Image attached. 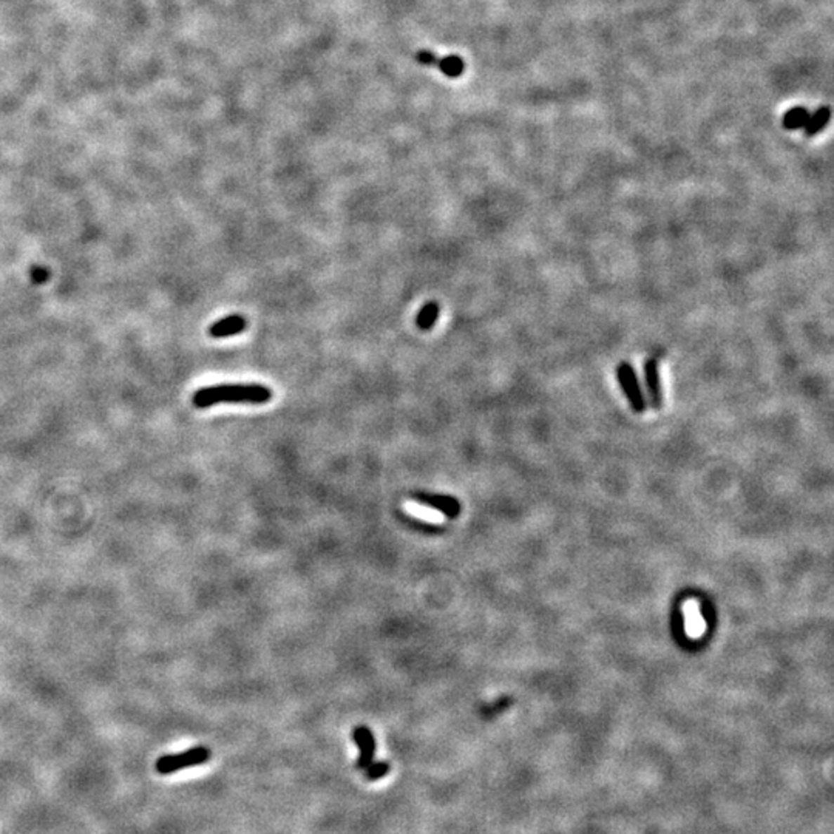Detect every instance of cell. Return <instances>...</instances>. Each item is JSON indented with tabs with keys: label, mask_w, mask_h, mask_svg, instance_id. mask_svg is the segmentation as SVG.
Here are the masks:
<instances>
[{
	"label": "cell",
	"mask_w": 834,
	"mask_h": 834,
	"mask_svg": "<svg viewBox=\"0 0 834 834\" xmlns=\"http://www.w3.org/2000/svg\"><path fill=\"white\" fill-rule=\"evenodd\" d=\"M353 738L358 748V751H360V755H358V760H357V768L363 771L366 767H370L374 762V754H376V738H374V734L371 732V729L368 727H363V724L354 728Z\"/></svg>",
	"instance_id": "cell-6"
},
{
	"label": "cell",
	"mask_w": 834,
	"mask_h": 834,
	"mask_svg": "<svg viewBox=\"0 0 834 834\" xmlns=\"http://www.w3.org/2000/svg\"><path fill=\"white\" fill-rule=\"evenodd\" d=\"M441 314V308L436 301H428L422 306L416 317V325L420 331H430L438 322V317Z\"/></svg>",
	"instance_id": "cell-9"
},
{
	"label": "cell",
	"mask_w": 834,
	"mask_h": 834,
	"mask_svg": "<svg viewBox=\"0 0 834 834\" xmlns=\"http://www.w3.org/2000/svg\"><path fill=\"white\" fill-rule=\"evenodd\" d=\"M272 399L271 388L260 384H221L201 388L192 396L195 408L204 410L220 403L263 405Z\"/></svg>",
	"instance_id": "cell-1"
},
{
	"label": "cell",
	"mask_w": 834,
	"mask_h": 834,
	"mask_svg": "<svg viewBox=\"0 0 834 834\" xmlns=\"http://www.w3.org/2000/svg\"><path fill=\"white\" fill-rule=\"evenodd\" d=\"M416 59L420 65H426V67H436L438 65V60H439V58L430 50L417 51Z\"/></svg>",
	"instance_id": "cell-14"
},
{
	"label": "cell",
	"mask_w": 834,
	"mask_h": 834,
	"mask_svg": "<svg viewBox=\"0 0 834 834\" xmlns=\"http://www.w3.org/2000/svg\"><path fill=\"white\" fill-rule=\"evenodd\" d=\"M808 118H809V112L805 107H794L790 112L785 113L783 119H782V126L786 130L804 129L807 126Z\"/></svg>",
	"instance_id": "cell-11"
},
{
	"label": "cell",
	"mask_w": 834,
	"mask_h": 834,
	"mask_svg": "<svg viewBox=\"0 0 834 834\" xmlns=\"http://www.w3.org/2000/svg\"><path fill=\"white\" fill-rule=\"evenodd\" d=\"M48 278H50V271L46 269V268H42V266H36V268L31 269V280H33L34 283H37V285H42V283H45L46 280H48Z\"/></svg>",
	"instance_id": "cell-15"
},
{
	"label": "cell",
	"mask_w": 834,
	"mask_h": 834,
	"mask_svg": "<svg viewBox=\"0 0 834 834\" xmlns=\"http://www.w3.org/2000/svg\"><path fill=\"white\" fill-rule=\"evenodd\" d=\"M436 68H439L447 77H453L455 79V77H459L464 73L465 62L462 58H459V56H445V58H439Z\"/></svg>",
	"instance_id": "cell-12"
},
{
	"label": "cell",
	"mask_w": 834,
	"mask_h": 834,
	"mask_svg": "<svg viewBox=\"0 0 834 834\" xmlns=\"http://www.w3.org/2000/svg\"><path fill=\"white\" fill-rule=\"evenodd\" d=\"M684 626L692 637L700 635L703 630V620H701L698 606L693 601L684 604Z\"/></svg>",
	"instance_id": "cell-10"
},
{
	"label": "cell",
	"mask_w": 834,
	"mask_h": 834,
	"mask_svg": "<svg viewBox=\"0 0 834 834\" xmlns=\"http://www.w3.org/2000/svg\"><path fill=\"white\" fill-rule=\"evenodd\" d=\"M411 496L412 500L417 501L419 504L441 512L443 516H447L448 519H456L459 516V513H461V504H459V501L453 496L425 492H416Z\"/></svg>",
	"instance_id": "cell-5"
},
{
	"label": "cell",
	"mask_w": 834,
	"mask_h": 834,
	"mask_svg": "<svg viewBox=\"0 0 834 834\" xmlns=\"http://www.w3.org/2000/svg\"><path fill=\"white\" fill-rule=\"evenodd\" d=\"M389 769H391V767H389V763L386 762H372L371 765L366 767L363 771L368 781H379V778L385 777L389 773Z\"/></svg>",
	"instance_id": "cell-13"
},
{
	"label": "cell",
	"mask_w": 834,
	"mask_h": 834,
	"mask_svg": "<svg viewBox=\"0 0 834 834\" xmlns=\"http://www.w3.org/2000/svg\"><path fill=\"white\" fill-rule=\"evenodd\" d=\"M831 118V110L830 107H821L817 108V110L809 115V118L807 121V126L805 129V136H816L819 131H822L825 127H827V124Z\"/></svg>",
	"instance_id": "cell-8"
},
{
	"label": "cell",
	"mask_w": 834,
	"mask_h": 834,
	"mask_svg": "<svg viewBox=\"0 0 834 834\" xmlns=\"http://www.w3.org/2000/svg\"><path fill=\"white\" fill-rule=\"evenodd\" d=\"M617 379L623 394L627 399L630 408L637 415H641L648 408L646 396L643 393V388L640 380H638L637 371L629 362H621L617 368Z\"/></svg>",
	"instance_id": "cell-2"
},
{
	"label": "cell",
	"mask_w": 834,
	"mask_h": 834,
	"mask_svg": "<svg viewBox=\"0 0 834 834\" xmlns=\"http://www.w3.org/2000/svg\"><path fill=\"white\" fill-rule=\"evenodd\" d=\"M210 759V750L206 746H197V748H190V750H187L184 752H179V754H170V755H162L157 760V771L159 774H171V773H176L179 769H185V768H190V767H197L201 765V763H206Z\"/></svg>",
	"instance_id": "cell-3"
},
{
	"label": "cell",
	"mask_w": 834,
	"mask_h": 834,
	"mask_svg": "<svg viewBox=\"0 0 834 834\" xmlns=\"http://www.w3.org/2000/svg\"><path fill=\"white\" fill-rule=\"evenodd\" d=\"M247 328L246 317L240 314H233L223 317L220 320L209 326V335L212 339H226L233 337V335L241 334Z\"/></svg>",
	"instance_id": "cell-7"
},
{
	"label": "cell",
	"mask_w": 834,
	"mask_h": 834,
	"mask_svg": "<svg viewBox=\"0 0 834 834\" xmlns=\"http://www.w3.org/2000/svg\"><path fill=\"white\" fill-rule=\"evenodd\" d=\"M644 386H646V402L651 405V408L660 411L665 405L663 386H661L660 370L656 358H648L644 362Z\"/></svg>",
	"instance_id": "cell-4"
}]
</instances>
